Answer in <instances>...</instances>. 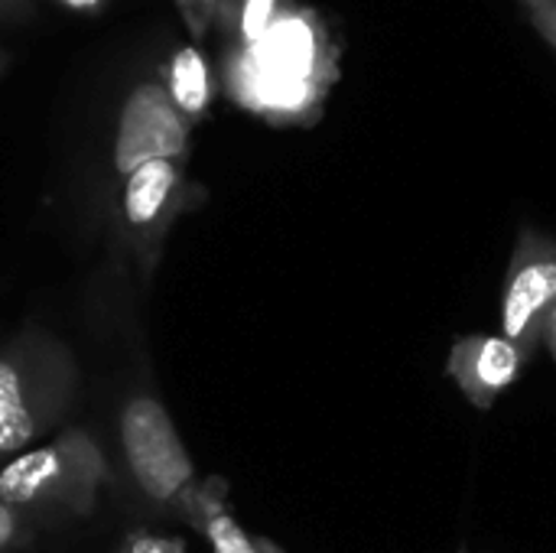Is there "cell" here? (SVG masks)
<instances>
[{
  "label": "cell",
  "instance_id": "obj_1",
  "mask_svg": "<svg viewBox=\"0 0 556 553\" xmlns=\"http://www.w3.org/2000/svg\"><path fill=\"white\" fill-rule=\"evenodd\" d=\"M78 391L72 345L39 323L16 329L0 345V466L68 427Z\"/></svg>",
  "mask_w": 556,
  "mask_h": 553
},
{
  "label": "cell",
  "instance_id": "obj_2",
  "mask_svg": "<svg viewBox=\"0 0 556 553\" xmlns=\"http://www.w3.org/2000/svg\"><path fill=\"white\" fill-rule=\"evenodd\" d=\"M108 482V456L85 427H62L0 466V502L36 525L88 518Z\"/></svg>",
  "mask_w": 556,
  "mask_h": 553
},
{
  "label": "cell",
  "instance_id": "obj_3",
  "mask_svg": "<svg viewBox=\"0 0 556 553\" xmlns=\"http://www.w3.org/2000/svg\"><path fill=\"white\" fill-rule=\"evenodd\" d=\"M117 443L143 505L195 528L212 492L199 482L195 463L166 404L153 391H130L124 398L117 414Z\"/></svg>",
  "mask_w": 556,
  "mask_h": 553
},
{
  "label": "cell",
  "instance_id": "obj_4",
  "mask_svg": "<svg viewBox=\"0 0 556 553\" xmlns=\"http://www.w3.org/2000/svg\"><path fill=\"white\" fill-rule=\"evenodd\" d=\"M192 124L169 98L163 78L137 81L117 111L111 137V186H121L134 169L153 160H189Z\"/></svg>",
  "mask_w": 556,
  "mask_h": 553
},
{
  "label": "cell",
  "instance_id": "obj_5",
  "mask_svg": "<svg viewBox=\"0 0 556 553\" xmlns=\"http://www.w3.org/2000/svg\"><path fill=\"white\" fill-rule=\"evenodd\" d=\"M556 306V241L525 225L502 287V336L531 362Z\"/></svg>",
  "mask_w": 556,
  "mask_h": 553
},
{
  "label": "cell",
  "instance_id": "obj_6",
  "mask_svg": "<svg viewBox=\"0 0 556 553\" xmlns=\"http://www.w3.org/2000/svg\"><path fill=\"white\" fill-rule=\"evenodd\" d=\"M528 359L505 336H463L453 342L446 375L459 385L466 401L489 411L525 372Z\"/></svg>",
  "mask_w": 556,
  "mask_h": 553
},
{
  "label": "cell",
  "instance_id": "obj_7",
  "mask_svg": "<svg viewBox=\"0 0 556 553\" xmlns=\"http://www.w3.org/2000/svg\"><path fill=\"white\" fill-rule=\"evenodd\" d=\"M169 88V98L176 101V108L186 114L189 124H199L208 111L212 101V85H208V65L202 59V52L195 46H186L173 55L169 75L163 78Z\"/></svg>",
  "mask_w": 556,
  "mask_h": 553
},
{
  "label": "cell",
  "instance_id": "obj_8",
  "mask_svg": "<svg viewBox=\"0 0 556 553\" xmlns=\"http://www.w3.org/2000/svg\"><path fill=\"white\" fill-rule=\"evenodd\" d=\"M195 531H202V538L212 544V553H283L277 544H270L264 538L244 535V528L225 512V502L215 495L205 502V508L195 521Z\"/></svg>",
  "mask_w": 556,
  "mask_h": 553
},
{
  "label": "cell",
  "instance_id": "obj_9",
  "mask_svg": "<svg viewBox=\"0 0 556 553\" xmlns=\"http://www.w3.org/2000/svg\"><path fill=\"white\" fill-rule=\"evenodd\" d=\"M36 538V521L20 508L0 502V553H23Z\"/></svg>",
  "mask_w": 556,
  "mask_h": 553
},
{
  "label": "cell",
  "instance_id": "obj_10",
  "mask_svg": "<svg viewBox=\"0 0 556 553\" xmlns=\"http://www.w3.org/2000/svg\"><path fill=\"white\" fill-rule=\"evenodd\" d=\"M270 16H274V0H244L241 10V33L248 42H261L264 33L270 29Z\"/></svg>",
  "mask_w": 556,
  "mask_h": 553
},
{
  "label": "cell",
  "instance_id": "obj_11",
  "mask_svg": "<svg viewBox=\"0 0 556 553\" xmlns=\"http://www.w3.org/2000/svg\"><path fill=\"white\" fill-rule=\"evenodd\" d=\"M541 345H547V352L554 355V362H556V306L551 310V316H547V326H544V339H541Z\"/></svg>",
  "mask_w": 556,
  "mask_h": 553
},
{
  "label": "cell",
  "instance_id": "obj_12",
  "mask_svg": "<svg viewBox=\"0 0 556 553\" xmlns=\"http://www.w3.org/2000/svg\"><path fill=\"white\" fill-rule=\"evenodd\" d=\"M62 7H68V10H98L104 0H59Z\"/></svg>",
  "mask_w": 556,
  "mask_h": 553
},
{
  "label": "cell",
  "instance_id": "obj_13",
  "mask_svg": "<svg viewBox=\"0 0 556 553\" xmlns=\"http://www.w3.org/2000/svg\"><path fill=\"white\" fill-rule=\"evenodd\" d=\"M23 7H26V0H0V16L16 13V10H23Z\"/></svg>",
  "mask_w": 556,
  "mask_h": 553
},
{
  "label": "cell",
  "instance_id": "obj_14",
  "mask_svg": "<svg viewBox=\"0 0 556 553\" xmlns=\"http://www.w3.org/2000/svg\"><path fill=\"white\" fill-rule=\"evenodd\" d=\"M0 68H3V52H0Z\"/></svg>",
  "mask_w": 556,
  "mask_h": 553
},
{
  "label": "cell",
  "instance_id": "obj_15",
  "mask_svg": "<svg viewBox=\"0 0 556 553\" xmlns=\"http://www.w3.org/2000/svg\"><path fill=\"white\" fill-rule=\"evenodd\" d=\"M459 553H469V551H459Z\"/></svg>",
  "mask_w": 556,
  "mask_h": 553
}]
</instances>
